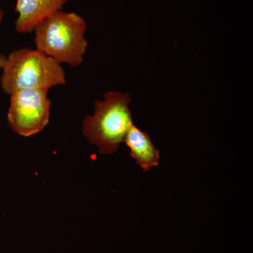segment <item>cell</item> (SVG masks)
I'll return each instance as SVG.
<instances>
[{"instance_id": "obj_3", "label": "cell", "mask_w": 253, "mask_h": 253, "mask_svg": "<svg viewBox=\"0 0 253 253\" xmlns=\"http://www.w3.org/2000/svg\"><path fill=\"white\" fill-rule=\"evenodd\" d=\"M130 102L127 93L108 91L104 101L95 102L94 114L84 118L83 134L91 144L99 147L100 154L116 152L134 125L129 109Z\"/></svg>"}, {"instance_id": "obj_1", "label": "cell", "mask_w": 253, "mask_h": 253, "mask_svg": "<svg viewBox=\"0 0 253 253\" xmlns=\"http://www.w3.org/2000/svg\"><path fill=\"white\" fill-rule=\"evenodd\" d=\"M86 31V23L81 16L58 11L35 28L37 49L60 64L77 67L83 62L88 46Z\"/></svg>"}, {"instance_id": "obj_6", "label": "cell", "mask_w": 253, "mask_h": 253, "mask_svg": "<svg viewBox=\"0 0 253 253\" xmlns=\"http://www.w3.org/2000/svg\"><path fill=\"white\" fill-rule=\"evenodd\" d=\"M131 157L145 172L159 164L160 153L147 133L132 125L124 139Z\"/></svg>"}, {"instance_id": "obj_2", "label": "cell", "mask_w": 253, "mask_h": 253, "mask_svg": "<svg viewBox=\"0 0 253 253\" xmlns=\"http://www.w3.org/2000/svg\"><path fill=\"white\" fill-rule=\"evenodd\" d=\"M2 70L0 84L9 95L24 89L49 90L66 83L61 64L38 49L15 50L6 56Z\"/></svg>"}, {"instance_id": "obj_4", "label": "cell", "mask_w": 253, "mask_h": 253, "mask_svg": "<svg viewBox=\"0 0 253 253\" xmlns=\"http://www.w3.org/2000/svg\"><path fill=\"white\" fill-rule=\"evenodd\" d=\"M48 91L24 89L10 95L8 124L16 134L23 136L34 135L47 126L51 105Z\"/></svg>"}, {"instance_id": "obj_5", "label": "cell", "mask_w": 253, "mask_h": 253, "mask_svg": "<svg viewBox=\"0 0 253 253\" xmlns=\"http://www.w3.org/2000/svg\"><path fill=\"white\" fill-rule=\"evenodd\" d=\"M68 0H17L16 11L18 18L16 29L18 33H28L50 17L61 11Z\"/></svg>"}, {"instance_id": "obj_7", "label": "cell", "mask_w": 253, "mask_h": 253, "mask_svg": "<svg viewBox=\"0 0 253 253\" xmlns=\"http://www.w3.org/2000/svg\"><path fill=\"white\" fill-rule=\"evenodd\" d=\"M4 11L0 9V24H1L3 18H4ZM6 59V56H5L4 55H0V68L4 67Z\"/></svg>"}]
</instances>
